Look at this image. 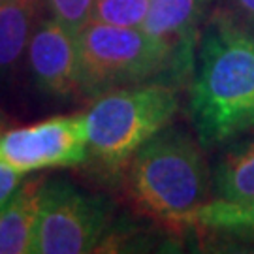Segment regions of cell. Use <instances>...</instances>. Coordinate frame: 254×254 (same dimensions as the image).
<instances>
[{"instance_id":"1","label":"cell","mask_w":254,"mask_h":254,"mask_svg":"<svg viewBox=\"0 0 254 254\" xmlns=\"http://www.w3.org/2000/svg\"><path fill=\"white\" fill-rule=\"evenodd\" d=\"M190 119L203 147L254 130V32L228 11L207 17L200 32Z\"/></svg>"},{"instance_id":"2","label":"cell","mask_w":254,"mask_h":254,"mask_svg":"<svg viewBox=\"0 0 254 254\" xmlns=\"http://www.w3.org/2000/svg\"><path fill=\"white\" fill-rule=\"evenodd\" d=\"M201 143L189 134L164 128L128 162V190L145 213L168 222L190 224L209 201L213 179Z\"/></svg>"},{"instance_id":"3","label":"cell","mask_w":254,"mask_h":254,"mask_svg":"<svg viewBox=\"0 0 254 254\" xmlns=\"http://www.w3.org/2000/svg\"><path fill=\"white\" fill-rule=\"evenodd\" d=\"M179 109L170 83H139L96 98L85 113L89 154L108 170H121L172 123Z\"/></svg>"},{"instance_id":"4","label":"cell","mask_w":254,"mask_h":254,"mask_svg":"<svg viewBox=\"0 0 254 254\" xmlns=\"http://www.w3.org/2000/svg\"><path fill=\"white\" fill-rule=\"evenodd\" d=\"M172 79V59L141 27L89 21L77 32V92L98 98L151 79Z\"/></svg>"},{"instance_id":"5","label":"cell","mask_w":254,"mask_h":254,"mask_svg":"<svg viewBox=\"0 0 254 254\" xmlns=\"http://www.w3.org/2000/svg\"><path fill=\"white\" fill-rule=\"evenodd\" d=\"M108 224L109 211L100 196H92L64 179L44 181L32 253H92L102 243Z\"/></svg>"},{"instance_id":"6","label":"cell","mask_w":254,"mask_h":254,"mask_svg":"<svg viewBox=\"0 0 254 254\" xmlns=\"http://www.w3.org/2000/svg\"><path fill=\"white\" fill-rule=\"evenodd\" d=\"M89 156L85 115L53 117L0 134V160L21 173L70 168Z\"/></svg>"},{"instance_id":"7","label":"cell","mask_w":254,"mask_h":254,"mask_svg":"<svg viewBox=\"0 0 254 254\" xmlns=\"http://www.w3.org/2000/svg\"><path fill=\"white\" fill-rule=\"evenodd\" d=\"M207 4L209 0H149L141 28L168 51L173 81H183L194 72Z\"/></svg>"},{"instance_id":"8","label":"cell","mask_w":254,"mask_h":254,"mask_svg":"<svg viewBox=\"0 0 254 254\" xmlns=\"http://www.w3.org/2000/svg\"><path fill=\"white\" fill-rule=\"evenodd\" d=\"M27 55L42 91L55 96L77 92V32L59 19H46L32 30Z\"/></svg>"},{"instance_id":"9","label":"cell","mask_w":254,"mask_h":254,"mask_svg":"<svg viewBox=\"0 0 254 254\" xmlns=\"http://www.w3.org/2000/svg\"><path fill=\"white\" fill-rule=\"evenodd\" d=\"M42 183V179H32L21 185L0 209V254L32 253Z\"/></svg>"},{"instance_id":"10","label":"cell","mask_w":254,"mask_h":254,"mask_svg":"<svg viewBox=\"0 0 254 254\" xmlns=\"http://www.w3.org/2000/svg\"><path fill=\"white\" fill-rule=\"evenodd\" d=\"M213 190L218 200L247 203L254 200V137L237 143L213 170Z\"/></svg>"},{"instance_id":"11","label":"cell","mask_w":254,"mask_h":254,"mask_svg":"<svg viewBox=\"0 0 254 254\" xmlns=\"http://www.w3.org/2000/svg\"><path fill=\"white\" fill-rule=\"evenodd\" d=\"M34 0H0V73L11 72L28 47Z\"/></svg>"},{"instance_id":"12","label":"cell","mask_w":254,"mask_h":254,"mask_svg":"<svg viewBox=\"0 0 254 254\" xmlns=\"http://www.w3.org/2000/svg\"><path fill=\"white\" fill-rule=\"evenodd\" d=\"M190 224L218 232H253L254 234V200L247 203L215 200L201 205Z\"/></svg>"},{"instance_id":"13","label":"cell","mask_w":254,"mask_h":254,"mask_svg":"<svg viewBox=\"0 0 254 254\" xmlns=\"http://www.w3.org/2000/svg\"><path fill=\"white\" fill-rule=\"evenodd\" d=\"M147 9L149 0H96L91 21L117 27H141Z\"/></svg>"},{"instance_id":"14","label":"cell","mask_w":254,"mask_h":254,"mask_svg":"<svg viewBox=\"0 0 254 254\" xmlns=\"http://www.w3.org/2000/svg\"><path fill=\"white\" fill-rule=\"evenodd\" d=\"M94 2L96 0H47V6L55 19L73 32H79L91 21Z\"/></svg>"},{"instance_id":"15","label":"cell","mask_w":254,"mask_h":254,"mask_svg":"<svg viewBox=\"0 0 254 254\" xmlns=\"http://www.w3.org/2000/svg\"><path fill=\"white\" fill-rule=\"evenodd\" d=\"M23 175L25 173L15 170L8 162L0 160V209L4 207L11 200V196L19 190L21 181H23Z\"/></svg>"},{"instance_id":"16","label":"cell","mask_w":254,"mask_h":254,"mask_svg":"<svg viewBox=\"0 0 254 254\" xmlns=\"http://www.w3.org/2000/svg\"><path fill=\"white\" fill-rule=\"evenodd\" d=\"M230 6L232 11L228 13L254 32V0H230Z\"/></svg>"},{"instance_id":"17","label":"cell","mask_w":254,"mask_h":254,"mask_svg":"<svg viewBox=\"0 0 254 254\" xmlns=\"http://www.w3.org/2000/svg\"><path fill=\"white\" fill-rule=\"evenodd\" d=\"M0 134H2V128H0Z\"/></svg>"}]
</instances>
